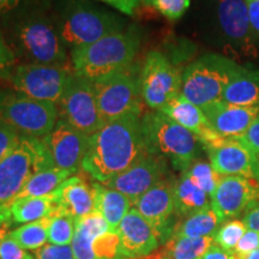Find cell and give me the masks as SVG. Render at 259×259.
<instances>
[{
    "label": "cell",
    "instance_id": "obj_1",
    "mask_svg": "<svg viewBox=\"0 0 259 259\" xmlns=\"http://www.w3.org/2000/svg\"><path fill=\"white\" fill-rule=\"evenodd\" d=\"M141 119L127 114L105 122L89 137L82 169L97 183L106 184L147 154Z\"/></svg>",
    "mask_w": 259,
    "mask_h": 259
},
{
    "label": "cell",
    "instance_id": "obj_2",
    "mask_svg": "<svg viewBox=\"0 0 259 259\" xmlns=\"http://www.w3.org/2000/svg\"><path fill=\"white\" fill-rule=\"evenodd\" d=\"M54 162L42 138L22 135L17 147L0 161V228L10 223V208L28 180Z\"/></svg>",
    "mask_w": 259,
    "mask_h": 259
},
{
    "label": "cell",
    "instance_id": "obj_3",
    "mask_svg": "<svg viewBox=\"0 0 259 259\" xmlns=\"http://www.w3.org/2000/svg\"><path fill=\"white\" fill-rule=\"evenodd\" d=\"M141 36L135 29H127L96 41L89 46L71 51L72 70L90 82L125 69L135 61Z\"/></svg>",
    "mask_w": 259,
    "mask_h": 259
},
{
    "label": "cell",
    "instance_id": "obj_4",
    "mask_svg": "<svg viewBox=\"0 0 259 259\" xmlns=\"http://www.w3.org/2000/svg\"><path fill=\"white\" fill-rule=\"evenodd\" d=\"M9 36L15 56L27 64L66 66L67 48L56 24L45 15L30 12L19 16Z\"/></svg>",
    "mask_w": 259,
    "mask_h": 259
},
{
    "label": "cell",
    "instance_id": "obj_5",
    "mask_svg": "<svg viewBox=\"0 0 259 259\" xmlns=\"http://www.w3.org/2000/svg\"><path fill=\"white\" fill-rule=\"evenodd\" d=\"M148 153L167 158L178 170L185 171L197 160L200 142L192 132L161 111L149 112L141 119Z\"/></svg>",
    "mask_w": 259,
    "mask_h": 259
},
{
    "label": "cell",
    "instance_id": "obj_6",
    "mask_svg": "<svg viewBox=\"0 0 259 259\" xmlns=\"http://www.w3.org/2000/svg\"><path fill=\"white\" fill-rule=\"evenodd\" d=\"M124 19L84 0L66 5L56 22L61 41L71 51L95 44L107 35L125 30Z\"/></svg>",
    "mask_w": 259,
    "mask_h": 259
},
{
    "label": "cell",
    "instance_id": "obj_7",
    "mask_svg": "<svg viewBox=\"0 0 259 259\" xmlns=\"http://www.w3.org/2000/svg\"><path fill=\"white\" fill-rule=\"evenodd\" d=\"M240 67L227 56L204 54L184 71L180 94L200 108L221 101L223 90Z\"/></svg>",
    "mask_w": 259,
    "mask_h": 259
},
{
    "label": "cell",
    "instance_id": "obj_8",
    "mask_svg": "<svg viewBox=\"0 0 259 259\" xmlns=\"http://www.w3.org/2000/svg\"><path fill=\"white\" fill-rule=\"evenodd\" d=\"M212 22L213 35L227 57L233 60L258 57V42L245 0H215Z\"/></svg>",
    "mask_w": 259,
    "mask_h": 259
},
{
    "label": "cell",
    "instance_id": "obj_9",
    "mask_svg": "<svg viewBox=\"0 0 259 259\" xmlns=\"http://www.w3.org/2000/svg\"><path fill=\"white\" fill-rule=\"evenodd\" d=\"M59 120L58 106L38 101L14 89H0V124L21 135L44 138Z\"/></svg>",
    "mask_w": 259,
    "mask_h": 259
},
{
    "label": "cell",
    "instance_id": "obj_10",
    "mask_svg": "<svg viewBox=\"0 0 259 259\" xmlns=\"http://www.w3.org/2000/svg\"><path fill=\"white\" fill-rule=\"evenodd\" d=\"M142 67L132 63L125 69L116 71L93 82L97 105L105 122L127 114L141 115Z\"/></svg>",
    "mask_w": 259,
    "mask_h": 259
},
{
    "label": "cell",
    "instance_id": "obj_11",
    "mask_svg": "<svg viewBox=\"0 0 259 259\" xmlns=\"http://www.w3.org/2000/svg\"><path fill=\"white\" fill-rule=\"evenodd\" d=\"M72 74L73 70L67 66L21 64L16 65L9 82L16 92L58 106Z\"/></svg>",
    "mask_w": 259,
    "mask_h": 259
},
{
    "label": "cell",
    "instance_id": "obj_12",
    "mask_svg": "<svg viewBox=\"0 0 259 259\" xmlns=\"http://www.w3.org/2000/svg\"><path fill=\"white\" fill-rule=\"evenodd\" d=\"M59 119L87 136L95 134L105 124L97 105L93 82L73 72L58 103Z\"/></svg>",
    "mask_w": 259,
    "mask_h": 259
},
{
    "label": "cell",
    "instance_id": "obj_13",
    "mask_svg": "<svg viewBox=\"0 0 259 259\" xmlns=\"http://www.w3.org/2000/svg\"><path fill=\"white\" fill-rule=\"evenodd\" d=\"M183 74L158 51L145 57L141 72V92L145 105L160 111L181 93Z\"/></svg>",
    "mask_w": 259,
    "mask_h": 259
},
{
    "label": "cell",
    "instance_id": "obj_14",
    "mask_svg": "<svg viewBox=\"0 0 259 259\" xmlns=\"http://www.w3.org/2000/svg\"><path fill=\"white\" fill-rule=\"evenodd\" d=\"M210 199L211 208L221 222L234 220L259 203V180L236 176L222 177Z\"/></svg>",
    "mask_w": 259,
    "mask_h": 259
},
{
    "label": "cell",
    "instance_id": "obj_15",
    "mask_svg": "<svg viewBox=\"0 0 259 259\" xmlns=\"http://www.w3.org/2000/svg\"><path fill=\"white\" fill-rule=\"evenodd\" d=\"M174 183L164 178L158 181L135 204V208L154 227L160 244L169 240L177 222L171 221L176 213L174 204Z\"/></svg>",
    "mask_w": 259,
    "mask_h": 259
},
{
    "label": "cell",
    "instance_id": "obj_16",
    "mask_svg": "<svg viewBox=\"0 0 259 259\" xmlns=\"http://www.w3.org/2000/svg\"><path fill=\"white\" fill-rule=\"evenodd\" d=\"M42 141L50 151L54 166L72 174L82 168L89 147V136L59 119L56 127Z\"/></svg>",
    "mask_w": 259,
    "mask_h": 259
},
{
    "label": "cell",
    "instance_id": "obj_17",
    "mask_svg": "<svg viewBox=\"0 0 259 259\" xmlns=\"http://www.w3.org/2000/svg\"><path fill=\"white\" fill-rule=\"evenodd\" d=\"M166 174L167 164L164 158L147 153L131 167L103 185L124 193L135 205L147 191L164 179Z\"/></svg>",
    "mask_w": 259,
    "mask_h": 259
},
{
    "label": "cell",
    "instance_id": "obj_18",
    "mask_svg": "<svg viewBox=\"0 0 259 259\" xmlns=\"http://www.w3.org/2000/svg\"><path fill=\"white\" fill-rule=\"evenodd\" d=\"M203 148L220 176L254 178L251 153L240 138L220 137Z\"/></svg>",
    "mask_w": 259,
    "mask_h": 259
},
{
    "label": "cell",
    "instance_id": "obj_19",
    "mask_svg": "<svg viewBox=\"0 0 259 259\" xmlns=\"http://www.w3.org/2000/svg\"><path fill=\"white\" fill-rule=\"evenodd\" d=\"M116 233L120 238V252L126 258L147 257L161 245L154 227L135 206L122 220Z\"/></svg>",
    "mask_w": 259,
    "mask_h": 259
},
{
    "label": "cell",
    "instance_id": "obj_20",
    "mask_svg": "<svg viewBox=\"0 0 259 259\" xmlns=\"http://www.w3.org/2000/svg\"><path fill=\"white\" fill-rule=\"evenodd\" d=\"M202 109L213 131L229 138L242 137L259 114V107H239L222 101Z\"/></svg>",
    "mask_w": 259,
    "mask_h": 259
},
{
    "label": "cell",
    "instance_id": "obj_21",
    "mask_svg": "<svg viewBox=\"0 0 259 259\" xmlns=\"http://www.w3.org/2000/svg\"><path fill=\"white\" fill-rule=\"evenodd\" d=\"M57 203V210L74 220L95 211V189L94 183H88L83 177L67 178L59 187L52 192Z\"/></svg>",
    "mask_w": 259,
    "mask_h": 259
},
{
    "label": "cell",
    "instance_id": "obj_22",
    "mask_svg": "<svg viewBox=\"0 0 259 259\" xmlns=\"http://www.w3.org/2000/svg\"><path fill=\"white\" fill-rule=\"evenodd\" d=\"M160 111L197 136L202 147L221 137L211 128L203 109L185 99L181 94L168 102Z\"/></svg>",
    "mask_w": 259,
    "mask_h": 259
},
{
    "label": "cell",
    "instance_id": "obj_23",
    "mask_svg": "<svg viewBox=\"0 0 259 259\" xmlns=\"http://www.w3.org/2000/svg\"><path fill=\"white\" fill-rule=\"evenodd\" d=\"M221 101L239 107H259V71L241 66L223 90Z\"/></svg>",
    "mask_w": 259,
    "mask_h": 259
},
{
    "label": "cell",
    "instance_id": "obj_24",
    "mask_svg": "<svg viewBox=\"0 0 259 259\" xmlns=\"http://www.w3.org/2000/svg\"><path fill=\"white\" fill-rule=\"evenodd\" d=\"M94 189H95V211L100 212L106 219L112 232H116L127 212L131 208H134V203L124 193L97 181L94 183Z\"/></svg>",
    "mask_w": 259,
    "mask_h": 259
},
{
    "label": "cell",
    "instance_id": "obj_25",
    "mask_svg": "<svg viewBox=\"0 0 259 259\" xmlns=\"http://www.w3.org/2000/svg\"><path fill=\"white\" fill-rule=\"evenodd\" d=\"M107 232H112L111 227L106 219L97 211L76 220L74 235L71 242L76 259H95L92 251L93 241Z\"/></svg>",
    "mask_w": 259,
    "mask_h": 259
},
{
    "label": "cell",
    "instance_id": "obj_26",
    "mask_svg": "<svg viewBox=\"0 0 259 259\" xmlns=\"http://www.w3.org/2000/svg\"><path fill=\"white\" fill-rule=\"evenodd\" d=\"M174 204L176 215L186 216L211 206V199L206 192L199 189L186 173L174 183Z\"/></svg>",
    "mask_w": 259,
    "mask_h": 259
},
{
    "label": "cell",
    "instance_id": "obj_27",
    "mask_svg": "<svg viewBox=\"0 0 259 259\" xmlns=\"http://www.w3.org/2000/svg\"><path fill=\"white\" fill-rule=\"evenodd\" d=\"M215 244L213 236L206 238H170L150 255L167 259H202Z\"/></svg>",
    "mask_w": 259,
    "mask_h": 259
},
{
    "label": "cell",
    "instance_id": "obj_28",
    "mask_svg": "<svg viewBox=\"0 0 259 259\" xmlns=\"http://www.w3.org/2000/svg\"><path fill=\"white\" fill-rule=\"evenodd\" d=\"M54 194L17 198L10 208V223H29L48 218L56 211Z\"/></svg>",
    "mask_w": 259,
    "mask_h": 259
},
{
    "label": "cell",
    "instance_id": "obj_29",
    "mask_svg": "<svg viewBox=\"0 0 259 259\" xmlns=\"http://www.w3.org/2000/svg\"><path fill=\"white\" fill-rule=\"evenodd\" d=\"M221 220L211 206L200 210L184 218L183 221L176 223L173 236L176 238H206L213 236L219 231Z\"/></svg>",
    "mask_w": 259,
    "mask_h": 259
},
{
    "label": "cell",
    "instance_id": "obj_30",
    "mask_svg": "<svg viewBox=\"0 0 259 259\" xmlns=\"http://www.w3.org/2000/svg\"><path fill=\"white\" fill-rule=\"evenodd\" d=\"M72 176L73 174L70 173V171L60 169L58 167L37 171L36 174H34L28 180V183L25 184V186L21 191V193L18 194L17 198L47 196V194L54 192L61 183H64L67 178Z\"/></svg>",
    "mask_w": 259,
    "mask_h": 259
},
{
    "label": "cell",
    "instance_id": "obj_31",
    "mask_svg": "<svg viewBox=\"0 0 259 259\" xmlns=\"http://www.w3.org/2000/svg\"><path fill=\"white\" fill-rule=\"evenodd\" d=\"M51 216L25 223L14 231L9 232V236L27 251H36L48 241V227Z\"/></svg>",
    "mask_w": 259,
    "mask_h": 259
},
{
    "label": "cell",
    "instance_id": "obj_32",
    "mask_svg": "<svg viewBox=\"0 0 259 259\" xmlns=\"http://www.w3.org/2000/svg\"><path fill=\"white\" fill-rule=\"evenodd\" d=\"M76 228V220L66 213L56 211L51 215L48 242L53 245H71Z\"/></svg>",
    "mask_w": 259,
    "mask_h": 259
},
{
    "label": "cell",
    "instance_id": "obj_33",
    "mask_svg": "<svg viewBox=\"0 0 259 259\" xmlns=\"http://www.w3.org/2000/svg\"><path fill=\"white\" fill-rule=\"evenodd\" d=\"M183 173H186L190 179L199 189H202L204 192L208 193L210 197L215 192L216 187H218L220 180L222 178V176L216 173L209 162L203 160L193 161L192 164Z\"/></svg>",
    "mask_w": 259,
    "mask_h": 259
},
{
    "label": "cell",
    "instance_id": "obj_34",
    "mask_svg": "<svg viewBox=\"0 0 259 259\" xmlns=\"http://www.w3.org/2000/svg\"><path fill=\"white\" fill-rule=\"evenodd\" d=\"M247 231L244 222L239 220H229L225 225H222L213 235V242L223 250L234 252L236 245L240 241L242 235Z\"/></svg>",
    "mask_w": 259,
    "mask_h": 259
},
{
    "label": "cell",
    "instance_id": "obj_35",
    "mask_svg": "<svg viewBox=\"0 0 259 259\" xmlns=\"http://www.w3.org/2000/svg\"><path fill=\"white\" fill-rule=\"evenodd\" d=\"M144 4L156 10L168 21H178L190 9L191 0H144Z\"/></svg>",
    "mask_w": 259,
    "mask_h": 259
},
{
    "label": "cell",
    "instance_id": "obj_36",
    "mask_svg": "<svg viewBox=\"0 0 259 259\" xmlns=\"http://www.w3.org/2000/svg\"><path fill=\"white\" fill-rule=\"evenodd\" d=\"M16 57L0 30V78L8 79L16 66Z\"/></svg>",
    "mask_w": 259,
    "mask_h": 259
},
{
    "label": "cell",
    "instance_id": "obj_37",
    "mask_svg": "<svg viewBox=\"0 0 259 259\" xmlns=\"http://www.w3.org/2000/svg\"><path fill=\"white\" fill-rule=\"evenodd\" d=\"M34 252L35 259H76L71 245L46 244Z\"/></svg>",
    "mask_w": 259,
    "mask_h": 259
},
{
    "label": "cell",
    "instance_id": "obj_38",
    "mask_svg": "<svg viewBox=\"0 0 259 259\" xmlns=\"http://www.w3.org/2000/svg\"><path fill=\"white\" fill-rule=\"evenodd\" d=\"M22 135L12 127L0 124V161H3L21 142Z\"/></svg>",
    "mask_w": 259,
    "mask_h": 259
},
{
    "label": "cell",
    "instance_id": "obj_39",
    "mask_svg": "<svg viewBox=\"0 0 259 259\" xmlns=\"http://www.w3.org/2000/svg\"><path fill=\"white\" fill-rule=\"evenodd\" d=\"M0 259H35V257L12 240L8 234L0 240Z\"/></svg>",
    "mask_w": 259,
    "mask_h": 259
},
{
    "label": "cell",
    "instance_id": "obj_40",
    "mask_svg": "<svg viewBox=\"0 0 259 259\" xmlns=\"http://www.w3.org/2000/svg\"><path fill=\"white\" fill-rule=\"evenodd\" d=\"M255 250H259V233L247 229L236 245L234 252L238 257L242 258Z\"/></svg>",
    "mask_w": 259,
    "mask_h": 259
},
{
    "label": "cell",
    "instance_id": "obj_41",
    "mask_svg": "<svg viewBox=\"0 0 259 259\" xmlns=\"http://www.w3.org/2000/svg\"><path fill=\"white\" fill-rule=\"evenodd\" d=\"M240 139L250 150L252 157L259 156V114Z\"/></svg>",
    "mask_w": 259,
    "mask_h": 259
},
{
    "label": "cell",
    "instance_id": "obj_42",
    "mask_svg": "<svg viewBox=\"0 0 259 259\" xmlns=\"http://www.w3.org/2000/svg\"><path fill=\"white\" fill-rule=\"evenodd\" d=\"M100 2L113 6L118 11H120L121 14L134 16L139 8V5L144 3V0H100Z\"/></svg>",
    "mask_w": 259,
    "mask_h": 259
},
{
    "label": "cell",
    "instance_id": "obj_43",
    "mask_svg": "<svg viewBox=\"0 0 259 259\" xmlns=\"http://www.w3.org/2000/svg\"><path fill=\"white\" fill-rule=\"evenodd\" d=\"M245 3L247 5L252 31H253L255 40L259 44V0H245Z\"/></svg>",
    "mask_w": 259,
    "mask_h": 259
},
{
    "label": "cell",
    "instance_id": "obj_44",
    "mask_svg": "<svg viewBox=\"0 0 259 259\" xmlns=\"http://www.w3.org/2000/svg\"><path fill=\"white\" fill-rule=\"evenodd\" d=\"M242 222L247 229L259 233V203L245 213Z\"/></svg>",
    "mask_w": 259,
    "mask_h": 259
},
{
    "label": "cell",
    "instance_id": "obj_45",
    "mask_svg": "<svg viewBox=\"0 0 259 259\" xmlns=\"http://www.w3.org/2000/svg\"><path fill=\"white\" fill-rule=\"evenodd\" d=\"M202 259H240V258L235 254V252L226 251L220 247V246L213 244Z\"/></svg>",
    "mask_w": 259,
    "mask_h": 259
},
{
    "label": "cell",
    "instance_id": "obj_46",
    "mask_svg": "<svg viewBox=\"0 0 259 259\" xmlns=\"http://www.w3.org/2000/svg\"><path fill=\"white\" fill-rule=\"evenodd\" d=\"M23 0H0V12H8L17 8Z\"/></svg>",
    "mask_w": 259,
    "mask_h": 259
},
{
    "label": "cell",
    "instance_id": "obj_47",
    "mask_svg": "<svg viewBox=\"0 0 259 259\" xmlns=\"http://www.w3.org/2000/svg\"><path fill=\"white\" fill-rule=\"evenodd\" d=\"M240 258V257H239ZM240 259H259V250H255L250 253L248 255H246V257H242Z\"/></svg>",
    "mask_w": 259,
    "mask_h": 259
},
{
    "label": "cell",
    "instance_id": "obj_48",
    "mask_svg": "<svg viewBox=\"0 0 259 259\" xmlns=\"http://www.w3.org/2000/svg\"><path fill=\"white\" fill-rule=\"evenodd\" d=\"M8 234H9L8 228H5V227H2V228H0V240H3L5 236H8Z\"/></svg>",
    "mask_w": 259,
    "mask_h": 259
},
{
    "label": "cell",
    "instance_id": "obj_49",
    "mask_svg": "<svg viewBox=\"0 0 259 259\" xmlns=\"http://www.w3.org/2000/svg\"><path fill=\"white\" fill-rule=\"evenodd\" d=\"M127 259H153V258H150V257H149V255H147V257H141V258H127Z\"/></svg>",
    "mask_w": 259,
    "mask_h": 259
},
{
    "label": "cell",
    "instance_id": "obj_50",
    "mask_svg": "<svg viewBox=\"0 0 259 259\" xmlns=\"http://www.w3.org/2000/svg\"><path fill=\"white\" fill-rule=\"evenodd\" d=\"M149 257H150V258H153V259H167V258H154V257H151L150 254H149Z\"/></svg>",
    "mask_w": 259,
    "mask_h": 259
}]
</instances>
